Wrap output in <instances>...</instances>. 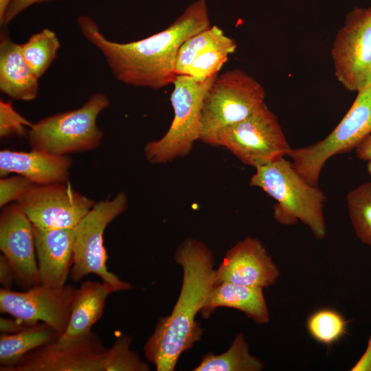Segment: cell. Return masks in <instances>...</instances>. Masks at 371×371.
Instances as JSON below:
<instances>
[{
	"mask_svg": "<svg viewBox=\"0 0 371 371\" xmlns=\"http://www.w3.org/2000/svg\"><path fill=\"white\" fill-rule=\"evenodd\" d=\"M355 150L359 159L366 161L371 159V134Z\"/></svg>",
	"mask_w": 371,
	"mask_h": 371,
	"instance_id": "e575fe53",
	"label": "cell"
},
{
	"mask_svg": "<svg viewBox=\"0 0 371 371\" xmlns=\"http://www.w3.org/2000/svg\"><path fill=\"white\" fill-rule=\"evenodd\" d=\"M264 363L251 355L243 333L237 334L229 348L223 353L210 352L203 356L194 371H260Z\"/></svg>",
	"mask_w": 371,
	"mask_h": 371,
	"instance_id": "7402d4cb",
	"label": "cell"
},
{
	"mask_svg": "<svg viewBox=\"0 0 371 371\" xmlns=\"http://www.w3.org/2000/svg\"><path fill=\"white\" fill-rule=\"evenodd\" d=\"M109 104L106 94L95 92L78 109L42 118L29 129L27 137L31 149L68 155L96 148L104 136L97 119Z\"/></svg>",
	"mask_w": 371,
	"mask_h": 371,
	"instance_id": "277c9868",
	"label": "cell"
},
{
	"mask_svg": "<svg viewBox=\"0 0 371 371\" xmlns=\"http://www.w3.org/2000/svg\"><path fill=\"white\" fill-rule=\"evenodd\" d=\"M32 123L19 114L11 101L0 100V137L27 136Z\"/></svg>",
	"mask_w": 371,
	"mask_h": 371,
	"instance_id": "f1b7e54d",
	"label": "cell"
},
{
	"mask_svg": "<svg viewBox=\"0 0 371 371\" xmlns=\"http://www.w3.org/2000/svg\"><path fill=\"white\" fill-rule=\"evenodd\" d=\"M218 307L237 309L258 324L269 322V311L262 289L225 282L215 284L210 291L201 313L207 318Z\"/></svg>",
	"mask_w": 371,
	"mask_h": 371,
	"instance_id": "ffe728a7",
	"label": "cell"
},
{
	"mask_svg": "<svg viewBox=\"0 0 371 371\" xmlns=\"http://www.w3.org/2000/svg\"><path fill=\"white\" fill-rule=\"evenodd\" d=\"M30 325L32 324L15 317L14 319L5 317H1L0 319V331L1 333H16L23 330Z\"/></svg>",
	"mask_w": 371,
	"mask_h": 371,
	"instance_id": "d6a6232c",
	"label": "cell"
},
{
	"mask_svg": "<svg viewBox=\"0 0 371 371\" xmlns=\"http://www.w3.org/2000/svg\"><path fill=\"white\" fill-rule=\"evenodd\" d=\"M218 75L205 79L177 75L170 96L174 118L162 137L145 146L144 152L148 161L164 164L190 152L194 142L199 138L205 94Z\"/></svg>",
	"mask_w": 371,
	"mask_h": 371,
	"instance_id": "8992f818",
	"label": "cell"
},
{
	"mask_svg": "<svg viewBox=\"0 0 371 371\" xmlns=\"http://www.w3.org/2000/svg\"><path fill=\"white\" fill-rule=\"evenodd\" d=\"M34 183L27 177L16 174L10 177L0 179V207H3L13 201H17L20 196Z\"/></svg>",
	"mask_w": 371,
	"mask_h": 371,
	"instance_id": "f546056e",
	"label": "cell"
},
{
	"mask_svg": "<svg viewBox=\"0 0 371 371\" xmlns=\"http://www.w3.org/2000/svg\"><path fill=\"white\" fill-rule=\"evenodd\" d=\"M335 75L350 91L371 87V8L357 7L346 16L331 49Z\"/></svg>",
	"mask_w": 371,
	"mask_h": 371,
	"instance_id": "30bf717a",
	"label": "cell"
},
{
	"mask_svg": "<svg viewBox=\"0 0 371 371\" xmlns=\"http://www.w3.org/2000/svg\"><path fill=\"white\" fill-rule=\"evenodd\" d=\"M58 333L44 322L28 326L13 334L0 336V370L8 371L25 355L45 344L56 341Z\"/></svg>",
	"mask_w": 371,
	"mask_h": 371,
	"instance_id": "44dd1931",
	"label": "cell"
},
{
	"mask_svg": "<svg viewBox=\"0 0 371 371\" xmlns=\"http://www.w3.org/2000/svg\"><path fill=\"white\" fill-rule=\"evenodd\" d=\"M211 145L225 147L254 168L288 156L292 150L276 116L265 104L220 131Z\"/></svg>",
	"mask_w": 371,
	"mask_h": 371,
	"instance_id": "9c48e42d",
	"label": "cell"
},
{
	"mask_svg": "<svg viewBox=\"0 0 371 371\" xmlns=\"http://www.w3.org/2000/svg\"><path fill=\"white\" fill-rule=\"evenodd\" d=\"M20 46L26 63L32 71L41 78L56 58L60 43L56 33L45 28L31 35Z\"/></svg>",
	"mask_w": 371,
	"mask_h": 371,
	"instance_id": "603a6c76",
	"label": "cell"
},
{
	"mask_svg": "<svg viewBox=\"0 0 371 371\" xmlns=\"http://www.w3.org/2000/svg\"><path fill=\"white\" fill-rule=\"evenodd\" d=\"M265 98L261 84L244 71L234 69L218 74L203 100L199 139L211 144L220 131L265 104Z\"/></svg>",
	"mask_w": 371,
	"mask_h": 371,
	"instance_id": "5b68a950",
	"label": "cell"
},
{
	"mask_svg": "<svg viewBox=\"0 0 371 371\" xmlns=\"http://www.w3.org/2000/svg\"><path fill=\"white\" fill-rule=\"evenodd\" d=\"M350 370L371 371V335L368 340V346L364 353L352 367Z\"/></svg>",
	"mask_w": 371,
	"mask_h": 371,
	"instance_id": "836d02e7",
	"label": "cell"
},
{
	"mask_svg": "<svg viewBox=\"0 0 371 371\" xmlns=\"http://www.w3.org/2000/svg\"><path fill=\"white\" fill-rule=\"evenodd\" d=\"M175 262L181 267L179 295L171 313L159 319L147 339L144 352L157 371H173L181 355L201 339L196 320L214 284L213 253L203 242L188 238L177 247Z\"/></svg>",
	"mask_w": 371,
	"mask_h": 371,
	"instance_id": "7a4b0ae2",
	"label": "cell"
},
{
	"mask_svg": "<svg viewBox=\"0 0 371 371\" xmlns=\"http://www.w3.org/2000/svg\"><path fill=\"white\" fill-rule=\"evenodd\" d=\"M72 159L32 149L29 152L4 149L0 151V176L15 173L36 185L68 183Z\"/></svg>",
	"mask_w": 371,
	"mask_h": 371,
	"instance_id": "e0dca14e",
	"label": "cell"
},
{
	"mask_svg": "<svg viewBox=\"0 0 371 371\" xmlns=\"http://www.w3.org/2000/svg\"><path fill=\"white\" fill-rule=\"evenodd\" d=\"M346 200L349 217L357 236L371 247V181L350 191Z\"/></svg>",
	"mask_w": 371,
	"mask_h": 371,
	"instance_id": "d4e9b609",
	"label": "cell"
},
{
	"mask_svg": "<svg viewBox=\"0 0 371 371\" xmlns=\"http://www.w3.org/2000/svg\"><path fill=\"white\" fill-rule=\"evenodd\" d=\"M236 41L225 36L207 46L194 59L185 75L205 79L218 74L230 54L236 49Z\"/></svg>",
	"mask_w": 371,
	"mask_h": 371,
	"instance_id": "cb8c5ba5",
	"label": "cell"
},
{
	"mask_svg": "<svg viewBox=\"0 0 371 371\" xmlns=\"http://www.w3.org/2000/svg\"><path fill=\"white\" fill-rule=\"evenodd\" d=\"M16 279L15 273L6 258L2 254L0 256V282L3 288L10 289L14 280Z\"/></svg>",
	"mask_w": 371,
	"mask_h": 371,
	"instance_id": "1f68e13d",
	"label": "cell"
},
{
	"mask_svg": "<svg viewBox=\"0 0 371 371\" xmlns=\"http://www.w3.org/2000/svg\"><path fill=\"white\" fill-rule=\"evenodd\" d=\"M12 0H0V23L2 22L8 8Z\"/></svg>",
	"mask_w": 371,
	"mask_h": 371,
	"instance_id": "d590c367",
	"label": "cell"
},
{
	"mask_svg": "<svg viewBox=\"0 0 371 371\" xmlns=\"http://www.w3.org/2000/svg\"><path fill=\"white\" fill-rule=\"evenodd\" d=\"M367 171L371 176V159L367 161Z\"/></svg>",
	"mask_w": 371,
	"mask_h": 371,
	"instance_id": "8d00e7d4",
	"label": "cell"
},
{
	"mask_svg": "<svg viewBox=\"0 0 371 371\" xmlns=\"http://www.w3.org/2000/svg\"><path fill=\"white\" fill-rule=\"evenodd\" d=\"M113 292L105 282L91 280L75 289L67 327L57 341L67 343L91 333L92 326L103 314L108 295Z\"/></svg>",
	"mask_w": 371,
	"mask_h": 371,
	"instance_id": "d6986e66",
	"label": "cell"
},
{
	"mask_svg": "<svg viewBox=\"0 0 371 371\" xmlns=\"http://www.w3.org/2000/svg\"><path fill=\"white\" fill-rule=\"evenodd\" d=\"M0 249L21 285L40 284L34 226L17 203L3 207L1 212Z\"/></svg>",
	"mask_w": 371,
	"mask_h": 371,
	"instance_id": "5bb4252c",
	"label": "cell"
},
{
	"mask_svg": "<svg viewBox=\"0 0 371 371\" xmlns=\"http://www.w3.org/2000/svg\"><path fill=\"white\" fill-rule=\"evenodd\" d=\"M347 321L337 311L324 308L311 314L306 320L309 335L318 343L330 346L345 335Z\"/></svg>",
	"mask_w": 371,
	"mask_h": 371,
	"instance_id": "484cf974",
	"label": "cell"
},
{
	"mask_svg": "<svg viewBox=\"0 0 371 371\" xmlns=\"http://www.w3.org/2000/svg\"><path fill=\"white\" fill-rule=\"evenodd\" d=\"M75 289L70 284L52 287L38 284L25 291L0 289V311L33 324L44 322L60 337L70 318Z\"/></svg>",
	"mask_w": 371,
	"mask_h": 371,
	"instance_id": "7c38bea8",
	"label": "cell"
},
{
	"mask_svg": "<svg viewBox=\"0 0 371 371\" xmlns=\"http://www.w3.org/2000/svg\"><path fill=\"white\" fill-rule=\"evenodd\" d=\"M54 1L58 0H12L7 9L2 22L0 24L1 25H8L23 11L33 5Z\"/></svg>",
	"mask_w": 371,
	"mask_h": 371,
	"instance_id": "4dcf8cb0",
	"label": "cell"
},
{
	"mask_svg": "<svg viewBox=\"0 0 371 371\" xmlns=\"http://www.w3.org/2000/svg\"><path fill=\"white\" fill-rule=\"evenodd\" d=\"M131 343L132 338L129 335H119L112 346L107 348L103 361V371L150 370V366L131 349Z\"/></svg>",
	"mask_w": 371,
	"mask_h": 371,
	"instance_id": "4316f807",
	"label": "cell"
},
{
	"mask_svg": "<svg viewBox=\"0 0 371 371\" xmlns=\"http://www.w3.org/2000/svg\"><path fill=\"white\" fill-rule=\"evenodd\" d=\"M371 134V87L357 91L352 106L324 139L291 150L295 170L310 185L318 186L321 171L333 156L356 149Z\"/></svg>",
	"mask_w": 371,
	"mask_h": 371,
	"instance_id": "ba28073f",
	"label": "cell"
},
{
	"mask_svg": "<svg viewBox=\"0 0 371 371\" xmlns=\"http://www.w3.org/2000/svg\"><path fill=\"white\" fill-rule=\"evenodd\" d=\"M371 8V7H370Z\"/></svg>",
	"mask_w": 371,
	"mask_h": 371,
	"instance_id": "74e56055",
	"label": "cell"
},
{
	"mask_svg": "<svg viewBox=\"0 0 371 371\" xmlns=\"http://www.w3.org/2000/svg\"><path fill=\"white\" fill-rule=\"evenodd\" d=\"M107 348L93 332L71 341H56L23 357L8 371H103Z\"/></svg>",
	"mask_w": 371,
	"mask_h": 371,
	"instance_id": "4fadbf2b",
	"label": "cell"
},
{
	"mask_svg": "<svg viewBox=\"0 0 371 371\" xmlns=\"http://www.w3.org/2000/svg\"><path fill=\"white\" fill-rule=\"evenodd\" d=\"M127 207L123 192L113 199L95 203L91 210L75 227L71 280L77 282L88 274L98 276L113 292L128 290L131 285L108 270L104 232L107 225L122 214Z\"/></svg>",
	"mask_w": 371,
	"mask_h": 371,
	"instance_id": "52a82bcc",
	"label": "cell"
},
{
	"mask_svg": "<svg viewBox=\"0 0 371 371\" xmlns=\"http://www.w3.org/2000/svg\"><path fill=\"white\" fill-rule=\"evenodd\" d=\"M76 22L83 36L102 54L117 80L153 89L173 83L180 47L187 39L211 26L205 0L193 2L162 31L128 43L106 38L89 16L80 15Z\"/></svg>",
	"mask_w": 371,
	"mask_h": 371,
	"instance_id": "6da1fadb",
	"label": "cell"
},
{
	"mask_svg": "<svg viewBox=\"0 0 371 371\" xmlns=\"http://www.w3.org/2000/svg\"><path fill=\"white\" fill-rule=\"evenodd\" d=\"M223 30L210 26L187 39L180 47L176 60L175 73L185 75L196 56L207 46L224 37Z\"/></svg>",
	"mask_w": 371,
	"mask_h": 371,
	"instance_id": "83f0119b",
	"label": "cell"
},
{
	"mask_svg": "<svg viewBox=\"0 0 371 371\" xmlns=\"http://www.w3.org/2000/svg\"><path fill=\"white\" fill-rule=\"evenodd\" d=\"M255 168L250 185L261 188L276 200L275 220L284 225L301 221L316 238H324L326 234V196L318 186L307 183L284 157Z\"/></svg>",
	"mask_w": 371,
	"mask_h": 371,
	"instance_id": "3957f363",
	"label": "cell"
},
{
	"mask_svg": "<svg viewBox=\"0 0 371 371\" xmlns=\"http://www.w3.org/2000/svg\"><path fill=\"white\" fill-rule=\"evenodd\" d=\"M16 203L32 225L39 229L74 228L95 201L73 190L68 183L33 185Z\"/></svg>",
	"mask_w": 371,
	"mask_h": 371,
	"instance_id": "8fae6325",
	"label": "cell"
},
{
	"mask_svg": "<svg viewBox=\"0 0 371 371\" xmlns=\"http://www.w3.org/2000/svg\"><path fill=\"white\" fill-rule=\"evenodd\" d=\"M280 271L260 240L246 237L226 253L214 272V284L230 282L264 289L276 283Z\"/></svg>",
	"mask_w": 371,
	"mask_h": 371,
	"instance_id": "9a60e30c",
	"label": "cell"
},
{
	"mask_svg": "<svg viewBox=\"0 0 371 371\" xmlns=\"http://www.w3.org/2000/svg\"><path fill=\"white\" fill-rule=\"evenodd\" d=\"M38 79L24 59L20 44L12 41L8 34H1V91L15 100L31 101L38 95Z\"/></svg>",
	"mask_w": 371,
	"mask_h": 371,
	"instance_id": "ac0fdd59",
	"label": "cell"
},
{
	"mask_svg": "<svg viewBox=\"0 0 371 371\" xmlns=\"http://www.w3.org/2000/svg\"><path fill=\"white\" fill-rule=\"evenodd\" d=\"M34 236L40 284L64 286L73 264L75 227L43 229L34 226Z\"/></svg>",
	"mask_w": 371,
	"mask_h": 371,
	"instance_id": "2e32d148",
	"label": "cell"
}]
</instances>
